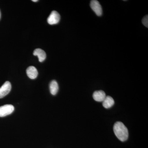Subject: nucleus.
<instances>
[{"label": "nucleus", "mask_w": 148, "mask_h": 148, "mask_svg": "<svg viewBox=\"0 0 148 148\" xmlns=\"http://www.w3.org/2000/svg\"><path fill=\"white\" fill-rule=\"evenodd\" d=\"M113 130L115 135L121 142H124L128 139V130L123 123L116 122L114 125Z\"/></svg>", "instance_id": "1"}, {"label": "nucleus", "mask_w": 148, "mask_h": 148, "mask_svg": "<svg viewBox=\"0 0 148 148\" xmlns=\"http://www.w3.org/2000/svg\"><path fill=\"white\" fill-rule=\"evenodd\" d=\"M14 108L11 105H5L0 107V117H5L10 114L14 111Z\"/></svg>", "instance_id": "2"}, {"label": "nucleus", "mask_w": 148, "mask_h": 148, "mask_svg": "<svg viewBox=\"0 0 148 148\" xmlns=\"http://www.w3.org/2000/svg\"><path fill=\"white\" fill-rule=\"evenodd\" d=\"M60 18L61 16L56 11H53L48 17V23L50 25L58 24L60 21Z\"/></svg>", "instance_id": "3"}, {"label": "nucleus", "mask_w": 148, "mask_h": 148, "mask_svg": "<svg viewBox=\"0 0 148 148\" xmlns=\"http://www.w3.org/2000/svg\"><path fill=\"white\" fill-rule=\"evenodd\" d=\"M90 6L92 10L95 12L96 15L101 16L103 13L102 7L98 1L92 0L90 1Z\"/></svg>", "instance_id": "4"}, {"label": "nucleus", "mask_w": 148, "mask_h": 148, "mask_svg": "<svg viewBox=\"0 0 148 148\" xmlns=\"http://www.w3.org/2000/svg\"><path fill=\"white\" fill-rule=\"evenodd\" d=\"M11 84L9 82L6 81L0 88V98L4 97L10 92L11 90Z\"/></svg>", "instance_id": "5"}, {"label": "nucleus", "mask_w": 148, "mask_h": 148, "mask_svg": "<svg viewBox=\"0 0 148 148\" xmlns=\"http://www.w3.org/2000/svg\"><path fill=\"white\" fill-rule=\"evenodd\" d=\"M106 97V93L102 90L95 91L92 95L93 99L97 102H103Z\"/></svg>", "instance_id": "6"}, {"label": "nucleus", "mask_w": 148, "mask_h": 148, "mask_svg": "<svg viewBox=\"0 0 148 148\" xmlns=\"http://www.w3.org/2000/svg\"><path fill=\"white\" fill-rule=\"evenodd\" d=\"M27 73L28 76L32 79H36L38 75V72L37 69L33 66H30L27 68Z\"/></svg>", "instance_id": "7"}, {"label": "nucleus", "mask_w": 148, "mask_h": 148, "mask_svg": "<svg viewBox=\"0 0 148 148\" xmlns=\"http://www.w3.org/2000/svg\"><path fill=\"white\" fill-rule=\"evenodd\" d=\"M34 55L38 56L40 62L44 61L46 58V54L45 51L41 49L38 48L35 49L34 51Z\"/></svg>", "instance_id": "8"}, {"label": "nucleus", "mask_w": 148, "mask_h": 148, "mask_svg": "<svg viewBox=\"0 0 148 148\" xmlns=\"http://www.w3.org/2000/svg\"><path fill=\"white\" fill-rule=\"evenodd\" d=\"M114 104V101L112 97L110 96H106L103 102V105L106 109L110 108Z\"/></svg>", "instance_id": "9"}, {"label": "nucleus", "mask_w": 148, "mask_h": 148, "mask_svg": "<svg viewBox=\"0 0 148 148\" xmlns=\"http://www.w3.org/2000/svg\"><path fill=\"white\" fill-rule=\"evenodd\" d=\"M58 83L55 80H53L50 82L49 84V89L52 95H55L57 94L58 90Z\"/></svg>", "instance_id": "10"}, {"label": "nucleus", "mask_w": 148, "mask_h": 148, "mask_svg": "<svg viewBox=\"0 0 148 148\" xmlns=\"http://www.w3.org/2000/svg\"><path fill=\"white\" fill-rule=\"evenodd\" d=\"M142 23L144 26H145L147 28L148 27V15H146L142 20Z\"/></svg>", "instance_id": "11"}, {"label": "nucleus", "mask_w": 148, "mask_h": 148, "mask_svg": "<svg viewBox=\"0 0 148 148\" xmlns=\"http://www.w3.org/2000/svg\"><path fill=\"white\" fill-rule=\"evenodd\" d=\"M32 1L35 2H36L38 1V0H33Z\"/></svg>", "instance_id": "12"}, {"label": "nucleus", "mask_w": 148, "mask_h": 148, "mask_svg": "<svg viewBox=\"0 0 148 148\" xmlns=\"http://www.w3.org/2000/svg\"><path fill=\"white\" fill-rule=\"evenodd\" d=\"M1 12H0V18H1Z\"/></svg>", "instance_id": "13"}]
</instances>
